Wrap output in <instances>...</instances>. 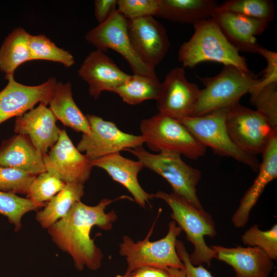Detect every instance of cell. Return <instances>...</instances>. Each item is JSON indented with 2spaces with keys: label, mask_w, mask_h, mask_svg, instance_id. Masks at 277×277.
Masks as SVG:
<instances>
[{
  "label": "cell",
  "mask_w": 277,
  "mask_h": 277,
  "mask_svg": "<svg viewBox=\"0 0 277 277\" xmlns=\"http://www.w3.org/2000/svg\"><path fill=\"white\" fill-rule=\"evenodd\" d=\"M201 89L187 81L184 68L171 70L162 83L157 100L159 113L175 118L191 117Z\"/></svg>",
  "instance_id": "obj_14"
},
{
  "label": "cell",
  "mask_w": 277,
  "mask_h": 277,
  "mask_svg": "<svg viewBox=\"0 0 277 277\" xmlns=\"http://www.w3.org/2000/svg\"><path fill=\"white\" fill-rule=\"evenodd\" d=\"M48 104L56 120L65 126L83 134H90L88 119L73 100L70 83L57 82Z\"/></svg>",
  "instance_id": "obj_23"
},
{
  "label": "cell",
  "mask_w": 277,
  "mask_h": 277,
  "mask_svg": "<svg viewBox=\"0 0 277 277\" xmlns=\"http://www.w3.org/2000/svg\"><path fill=\"white\" fill-rule=\"evenodd\" d=\"M211 17L239 51L258 54L262 46L256 36L264 32L269 22L228 12L214 11Z\"/></svg>",
  "instance_id": "obj_17"
},
{
  "label": "cell",
  "mask_w": 277,
  "mask_h": 277,
  "mask_svg": "<svg viewBox=\"0 0 277 277\" xmlns=\"http://www.w3.org/2000/svg\"><path fill=\"white\" fill-rule=\"evenodd\" d=\"M250 102L262 114L272 127L277 130V83L249 92Z\"/></svg>",
  "instance_id": "obj_32"
},
{
  "label": "cell",
  "mask_w": 277,
  "mask_h": 277,
  "mask_svg": "<svg viewBox=\"0 0 277 277\" xmlns=\"http://www.w3.org/2000/svg\"><path fill=\"white\" fill-rule=\"evenodd\" d=\"M259 80L250 71L224 66L216 75L201 79L204 88L201 89L192 116L231 108L239 103L244 95L249 93Z\"/></svg>",
  "instance_id": "obj_4"
},
{
  "label": "cell",
  "mask_w": 277,
  "mask_h": 277,
  "mask_svg": "<svg viewBox=\"0 0 277 277\" xmlns=\"http://www.w3.org/2000/svg\"><path fill=\"white\" fill-rule=\"evenodd\" d=\"M144 167L165 179L170 185L173 193L195 207L204 209L198 197L196 186L201 179V172L185 162L178 153L161 151L152 154L143 146L128 149Z\"/></svg>",
  "instance_id": "obj_5"
},
{
  "label": "cell",
  "mask_w": 277,
  "mask_h": 277,
  "mask_svg": "<svg viewBox=\"0 0 277 277\" xmlns=\"http://www.w3.org/2000/svg\"><path fill=\"white\" fill-rule=\"evenodd\" d=\"M138 277H185L183 269L145 266L134 272Z\"/></svg>",
  "instance_id": "obj_38"
},
{
  "label": "cell",
  "mask_w": 277,
  "mask_h": 277,
  "mask_svg": "<svg viewBox=\"0 0 277 277\" xmlns=\"http://www.w3.org/2000/svg\"><path fill=\"white\" fill-rule=\"evenodd\" d=\"M154 197L165 201L172 210L171 217L183 230L187 239L194 246L189 254L192 264L195 266L206 264L210 266L211 260L216 258L215 251L208 246L205 236L214 238L217 234L212 216L204 209H199L173 193L159 191Z\"/></svg>",
  "instance_id": "obj_3"
},
{
  "label": "cell",
  "mask_w": 277,
  "mask_h": 277,
  "mask_svg": "<svg viewBox=\"0 0 277 277\" xmlns=\"http://www.w3.org/2000/svg\"><path fill=\"white\" fill-rule=\"evenodd\" d=\"M185 277H186V276H185Z\"/></svg>",
  "instance_id": "obj_41"
},
{
  "label": "cell",
  "mask_w": 277,
  "mask_h": 277,
  "mask_svg": "<svg viewBox=\"0 0 277 277\" xmlns=\"http://www.w3.org/2000/svg\"><path fill=\"white\" fill-rule=\"evenodd\" d=\"M8 83L0 91V124L13 117L22 115L38 103L48 105L57 83L54 77L36 86L16 82L13 75L5 76Z\"/></svg>",
  "instance_id": "obj_15"
},
{
  "label": "cell",
  "mask_w": 277,
  "mask_h": 277,
  "mask_svg": "<svg viewBox=\"0 0 277 277\" xmlns=\"http://www.w3.org/2000/svg\"><path fill=\"white\" fill-rule=\"evenodd\" d=\"M0 165L35 175L46 171L43 156L27 135L19 134L2 142L0 146Z\"/></svg>",
  "instance_id": "obj_22"
},
{
  "label": "cell",
  "mask_w": 277,
  "mask_h": 277,
  "mask_svg": "<svg viewBox=\"0 0 277 277\" xmlns=\"http://www.w3.org/2000/svg\"><path fill=\"white\" fill-rule=\"evenodd\" d=\"M210 247L215 251L216 259L233 268L235 277H269L274 267L273 260L258 247Z\"/></svg>",
  "instance_id": "obj_20"
},
{
  "label": "cell",
  "mask_w": 277,
  "mask_h": 277,
  "mask_svg": "<svg viewBox=\"0 0 277 277\" xmlns=\"http://www.w3.org/2000/svg\"><path fill=\"white\" fill-rule=\"evenodd\" d=\"M159 0H117L118 11L127 19L156 16Z\"/></svg>",
  "instance_id": "obj_35"
},
{
  "label": "cell",
  "mask_w": 277,
  "mask_h": 277,
  "mask_svg": "<svg viewBox=\"0 0 277 277\" xmlns=\"http://www.w3.org/2000/svg\"><path fill=\"white\" fill-rule=\"evenodd\" d=\"M115 277H138V276L133 272H131V273L125 272V273L123 275H117Z\"/></svg>",
  "instance_id": "obj_40"
},
{
  "label": "cell",
  "mask_w": 277,
  "mask_h": 277,
  "mask_svg": "<svg viewBox=\"0 0 277 277\" xmlns=\"http://www.w3.org/2000/svg\"><path fill=\"white\" fill-rule=\"evenodd\" d=\"M126 198L130 199L124 195L114 200L103 199L92 206L78 201L64 217L47 229L52 241L71 256L76 269L82 271L86 267L96 270L101 267L103 255L90 238L91 230L95 226L111 230L117 215L114 210L106 212L105 209L114 201Z\"/></svg>",
  "instance_id": "obj_1"
},
{
  "label": "cell",
  "mask_w": 277,
  "mask_h": 277,
  "mask_svg": "<svg viewBox=\"0 0 277 277\" xmlns=\"http://www.w3.org/2000/svg\"><path fill=\"white\" fill-rule=\"evenodd\" d=\"M262 154V161L259 166L258 174L232 216V222L236 228L245 226L251 209L266 186L277 177V133L272 136Z\"/></svg>",
  "instance_id": "obj_19"
},
{
  "label": "cell",
  "mask_w": 277,
  "mask_h": 277,
  "mask_svg": "<svg viewBox=\"0 0 277 277\" xmlns=\"http://www.w3.org/2000/svg\"><path fill=\"white\" fill-rule=\"evenodd\" d=\"M117 0H95L94 1L96 19L101 24L106 21L116 10Z\"/></svg>",
  "instance_id": "obj_39"
},
{
  "label": "cell",
  "mask_w": 277,
  "mask_h": 277,
  "mask_svg": "<svg viewBox=\"0 0 277 277\" xmlns=\"http://www.w3.org/2000/svg\"><path fill=\"white\" fill-rule=\"evenodd\" d=\"M41 208L27 198L0 191V213L7 217L16 232L20 230L22 219L26 213Z\"/></svg>",
  "instance_id": "obj_30"
},
{
  "label": "cell",
  "mask_w": 277,
  "mask_h": 277,
  "mask_svg": "<svg viewBox=\"0 0 277 277\" xmlns=\"http://www.w3.org/2000/svg\"><path fill=\"white\" fill-rule=\"evenodd\" d=\"M214 11L228 12L270 22L274 6L270 0H229L218 4Z\"/></svg>",
  "instance_id": "obj_28"
},
{
  "label": "cell",
  "mask_w": 277,
  "mask_h": 277,
  "mask_svg": "<svg viewBox=\"0 0 277 277\" xmlns=\"http://www.w3.org/2000/svg\"><path fill=\"white\" fill-rule=\"evenodd\" d=\"M194 31L178 51V59L183 67L193 68L203 62H214L249 71L246 58L227 40L211 18L193 25Z\"/></svg>",
  "instance_id": "obj_2"
},
{
  "label": "cell",
  "mask_w": 277,
  "mask_h": 277,
  "mask_svg": "<svg viewBox=\"0 0 277 277\" xmlns=\"http://www.w3.org/2000/svg\"><path fill=\"white\" fill-rule=\"evenodd\" d=\"M91 162L93 167L105 170L113 180L125 187L140 206L145 207L154 197L153 194L145 191L138 182V174L144 167L140 161L125 157L117 152Z\"/></svg>",
  "instance_id": "obj_21"
},
{
  "label": "cell",
  "mask_w": 277,
  "mask_h": 277,
  "mask_svg": "<svg viewBox=\"0 0 277 277\" xmlns=\"http://www.w3.org/2000/svg\"><path fill=\"white\" fill-rule=\"evenodd\" d=\"M36 176L17 169L0 165V191L26 195Z\"/></svg>",
  "instance_id": "obj_34"
},
{
  "label": "cell",
  "mask_w": 277,
  "mask_h": 277,
  "mask_svg": "<svg viewBox=\"0 0 277 277\" xmlns=\"http://www.w3.org/2000/svg\"><path fill=\"white\" fill-rule=\"evenodd\" d=\"M227 110L221 109L201 116L176 119L206 148L210 147L215 153L221 156L232 157L256 171L260 165L256 157L242 151L229 136L226 125Z\"/></svg>",
  "instance_id": "obj_8"
},
{
  "label": "cell",
  "mask_w": 277,
  "mask_h": 277,
  "mask_svg": "<svg viewBox=\"0 0 277 277\" xmlns=\"http://www.w3.org/2000/svg\"><path fill=\"white\" fill-rule=\"evenodd\" d=\"M226 125L236 146L255 156L263 152L272 136L277 133L262 114L239 103L228 109Z\"/></svg>",
  "instance_id": "obj_9"
},
{
  "label": "cell",
  "mask_w": 277,
  "mask_h": 277,
  "mask_svg": "<svg viewBox=\"0 0 277 277\" xmlns=\"http://www.w3.org/2000/svg\"><path fill=\"white\" fill-rule=\"evenodd\" d=\"M128 19L116 10L104 22L86 34V41L103 52L111 49L128 63L133 74L155 75V70L145 65L136 54L128 33Z\"/></svg>",
  "instance_id": "obj_11"
},
{
  "label": "cell",
  "mask_w": 277,
  "mask_h": 277,
  "mask_svg": "<svg viewBox=\"0 0 277 277\" xmlns=\"http://www.w3.org/2000/svg\"><path fill=\"white\" fill-rule=\"evenodd\" d=\"M177 254L184 266L183 270L186 277H214L202 265L195 266L192 264L184 243L179 240L176 243Z\"/></svg>",
  "instance_id": "obj_37"
},
{
  "label": "cell",
  "mask_w": 277,
  "mask_h": 277,
  "mask_svg": "<svg viewBox=\"0 0 277 277\" xmlns=\"http://www.w3.org/2000/svg\"><path fill=\"white\" fill-rule=\"evenodd\" d=\"M242 243L248 247H256L264 251L272 260H277V224L268 230H261L254 224L241 236Z\"/></svg>",
  "instance_id": "obj_33"
},
{
  "label": "cell",
  "mask_w": 277,
  "mask_h": 277,
  "mask_svg": "<svg viewBox=\"0 0 277 277\" xmlns=\"http://www.w3.org/2000/svg\"><path fill=\"white\" fill-rule=\"evenodd\" d=\"M30 61L45 60L57 62L69 68L74 63L73 55L60 48L44 34L31 35L29 41Z\"/></svg>",
  "instance_id": "obj_29"
},
{
  "label": "cell",
  "mask_w": 277,
  "mask_h": 277,
  "mask_svg": "<svg viewBox=\"0 0 277 277\" xmlns=\"http://www.w3.org/2000/svg\"><path fill=\"white\" fill-rule=\"evenodd\" d=\"M91 133L83 134L77 145L79 151L90 161L122 150L142 146L144 141L141 135H136L121 130L113 122L93 114L86 115Z\"/></svg>",
  "instance_id": "obj_10"
},
{
  "label": "cell",
  "mask_w": 277,
  "mask_h": 277,
  "mask_svg": "<svg viewBox=\"0 0 277 277\" xmlns=\"http://www.w3.org/2000/svg\"><path fill=\"white\" fill-rule=\"evenodd\" d=\"M65 184L52 174L45 171L35 176L28 189L26 198L37 205L44 207L45 202L60 192Z\"/></svg>",
  "instance_id": "obj_31"
},
{
  "label": "cell",
  "mask_w": 277,
  "mask_h": 277,
  "mask_svg": "<svg viewBox=\"0 0 277 277\" xmlns=\"http://www.w3.org/2000/svg\"><path fill=\"white\" fill-rule=\"evenodd\" d=\"M43 161L46 171L65 183L84 184L93 167L74 145L65 129H61L57 141L43 156Z\"/></svg>",
  "instance_id": "obj_12"
},
{
  "label": "cell",
  "mask_w": 277,
  "mask_h": 277,
  "mask_svg": "<svg viewBox=\"0 0 277 277\" xmlns=\"http://www.w3.org/2000/svg\"><path fill=\"white\" fill-rule=\"evenodd\" d=\"M128 35L136 54L152 70L163 60L170 47L165 27L153 16L128 20Z\"/></svg>",
  "instance_id": "obj_13"
},
{
  "label": "cell",
  "mask_w": 277,
  "mask_h": 277,
  "mask_svg": "<svg viewBox=\"0 0 277 277\" xmlns=\"http://www.w3.org/2000/svg\"><path fill=\"white\" fill-rule=\"evenodd\" d=\"M30 35L23 28L18 27L5 38L0 47V70L5 76L14 75L18 67L30 61Z\"/></svg>",
  "instance_id": "obj_26"
},
{
  "label": "cell",
  "mask_w": 277,
  "mask_h": 277,
  "mask_svg": "<svg viewBox=\"0 0 277 277\" xmlns=\"http://www.w3.org/2000/svg\"><path fill=\"white\" fill-rule=\"evenodd\" d=\"M154 224L145 238L134 242L125 235L120 244V254L126 258L128 267L126 272L131 273L145 266L175 268L182 269L183 264L176 249L177 238L181 229L174 221L170 222L167 234L160 240L150 241Z\"/></svg>",
  "instance_id": "obj_7"
},
{
  "label": "cell",
  "mask_w": 277,
  "mask_h": 277,
  "mask_svg": "<svg viewBox=\"0 0 277 277\" xmlns=\"http://www.w3.org/2000/svg\"><path fill=\"white\" fill-rule=\"evenodd\" d=\"M47 105L39 103L36 108L16 117L14 128L16 134L27 135L43 156L56 143L61 130Z\"/></svg>",
  "instance_id": "obj_16"
},
{
  "label": "cell",
  "mask_w": 277,
  "mask_h": 277,
  "mask_svg": "<svg viewBox=\"0 0 277 277\" xmlns=\"http://www.w3.org/2000/svg\"><path fill=\"white\" fill-rule=\"evenodd\" d=\"M258 54L267 62V66L263 71V75L252 89H258L273 83H277V53L261 47ZM251 91V90H250Z\"/></svg>",
  "instance_id": "obj_36"
},
{
  "label": "cell",
  "mask_w": 277,
  "mask_h": 277,
  "mask_svg": "<svg viewBox=\"0 0 277 277\" xmlns=\"http://www.w3.org/2000/svg\"><path fill=\"white\" fill-rule=\"evenodd\" d=\"M161 87L162 83L156 75L133 74L112 92L117 94L126 103L135 105L147 100L156 101Z\"/></svg>",
  "instance_id": "obj_27"
},
{
  "label": "cell",
  "mask_w": 277,
  "mask_h": 277,
  "mask_svg": "<svg viewBox=\"0 0 277 277\" xmlns=\"http://www.w3.org/2000/svg\"><path fill=\"white\" fill-rule=\"evenodd\" d=\"M84 194V184L66 183L63 189L54 195L37 212L36 221L42 227L48 229L64 217L76 202L81 201Z\"/></svg>",
  "instance_id": "obj_25"
},
{
  "label": "cell",
  "mask_w": 277,
  "mask_h": 277,
  "mask_svg": "<svg viewBox=\"0 0 277 277\" xmlns=\"http://www.w3.org/2000/svg\"><path fill=\"white\" fill-rule=\"evenodd\" d=\"M140 131L144 143L156 152L169 151L191 160L203 156L207 148L181 122L159 113L143 120Z\"/></svg>",
  "instance_id": "obj_6"
},
{
  "label": "cell",
  "mask_w": 277,
  "mask_h": 277,
  "mask_svg": "<svg viewBox=\"0 0 277 277\" xmlns=\"http://www.w3.org/2000/svg\"><path fill=\"white\" fill-rule=\"evenodd\" d=\"M78 74L87 82L89 93L95 99L104 91L112 92L130 76L98 49L87 56L78 70Z\"/></svg>",
  "instance_id": "obj_18"
},
{
  "label": "cell",
  "mask_w": 277,
  "mask_h": 277,
  "mask_svg": "<svg viewBox=\"0 0 277 277\" xmlns=\"http://www.w3.org/2000/svg\"><path fill=\"white\" fill-rule=\"evenodd\" d=\"M218 4L214 0H159L156 16L193 25L210 18Z\"/></svg>",
  "instance_id": "obj_24"
}]
</instances>
